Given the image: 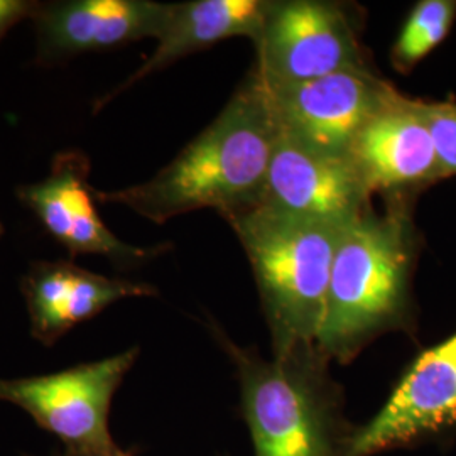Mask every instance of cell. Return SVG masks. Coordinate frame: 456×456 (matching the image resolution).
Instances as JSON below:
<instances>
[{
  "label": "cell",
  "instance_id": "obj_5",
  "mask_svg": "<svg viewBox=\"0 0 456 456\" xmlns=\"http://www.w3.org/2000/svg\"><path fill=\"white\" fill-rule=\"evenodd\" d=\"M139 357L134 346L109 359L61 372L0 379V401L24 409L43 429L63 441L66 452L122 455L110 428L112 399Z\"/></svg>",
  "mask_w": 456,
  "mask_h": 456
},
{
  "label": "cell",
  "instance_id": "obj_2",
  "mask_svg": "<svg viewBox=\"0 0 456 456\" xmlns=\"http://www.w3.org/2000/svg\"><path fill=\"white\" fill-rule=\"evenodd\" d=\"M416 254L418 235L406 198H391L384 213L369 205L345 227L316 340L328 362L350 363L379 337L412 330Z\"/></svg>",
  "mask_w": 456,
  "mask_h": 456
},
{
  "label": "cell",
  "instance_id": "obj_1",
  "mask_svg": "<svg viewBox=\"0 0 456 456\" xmlns=\"http://www.w3.org/2000/svg\"><path fill=\"white\" fill-rule=\"evenodd\" d=\"M277 135L269 90L254 68L212 124L154 178L95 196L154 224L205 208L228 218L259 205Z\"/></svg>",
  "mask_w": 456,
  "mask_h": 456
},
{
  "label": "cell",
  "instance_id": "obj_14",
  "mask_svg": "<svg viewBox=\"0 0 456 456\" xmlns=\"http://www.w3.org/2000/svg\"><path fill=\"white\" fill-rule=\"evenodd\" d=\"M271 4L269 0H193L173 4L154 53L120 86L97 100L94 110L98 112L134 83L196 51L212 48L216 43L239 36L250 37L256 43Z\"/></svg>",
  "mask_w": 456,
  "mask_h": 456
},
{
  "label": "cell",
  "instance_id": "obj_16",
  "mask_svg": "<svg viewBox=\"0 0 456 456\" xmlns=\"http://www.w3.org/2000/svg\"><path fill=\"white\" fill-rule=\"evenodd\" d=\"M431 135L436 147L441 176H456V103L455 102H423Z\"/></svg>",
  "mask_w": 456,
  "mask_h": 456
},
{
  "label": "cell",
  "instance_id": "obj_3",
  "mask_svg": "<svg viewBox=\"0 0 456 456\" xmlns=\"http://www.w3.org/2000/svg\"><path fill=\"white\" fill-rule=\"evenodd\" d=\"M216 337L237 367L254 456H343L354 426L316 345L264 359Z\"/></svg>",
  "mask_w": 456,
  "mask_h": 456
},
{
  "label": "cell",
  "instance_id": "obj_17",
  "mask_svg": "<svg viewBox=\"0 0 456 456\" xmlns=\"http://www.w3.org/2000/svg\"><path fill=\"white\" fill-rule=\"evenodd\" d=\"M39 2L29 0H0V41L17 22L29 17L33 19Z\"/></svg>",
  "mask_w": 456,
  "mask_h": 456
},
{
  "label": "cell",
  "instance_id": "obj_13",
  "mask_svg": "<svg viewBox=\"0 0 456 456\" xmlns=\"http://www.w3.org/2000/svg\"><path fill=\"white\" fill-rule=\"evenodd\" d=\"M20 291L31 335L45 346H53L69 330L94 320L117 301L158 294L144 282L102 276L69 261L34 262L22 277Z\"/></svg>",
  "mask_w": 456,
  "mask_h": 456
},
{
  "label": "cell",
  "instance_id": "obj_4",
  "mask_svg": "<svg viewBox=\"0 0 456 456\" xmlns=\"http://www.w3.org/2000/svg\"><path fill=\"white\" fill-rule=\"evenodd\" d=\"M225 220L252 264L273 355L316 345L331 265L346 225L301 218L264 205Z\"/></svg>",
  "mask_w": 456,
  "mask_h": 456
},
{
  "label": "cell",
  "instance_id": "obj_15",
  "mask_svg": "<svg viewBox=\"0 0 456 456\" xmlns=\"http://www.w3.org/2000/svg\"><path fill=\"white\" fill-rule=\"evenodd\" d=\"M455 19V0L418 2L392 46V66L399 73L408 75L446 39Z\"/></svg>",
  "mask_w": 456,
  "mask_h": 456
},
{
  "label": "cell",
  "instance_id": "obj_9",
  "mask_svg": "<svg viewBox=\"0 0 456 456\" xmlns=\"http://www.w3.org/2000/svg\"><path fill=\"white\" fill-rule=\"evenodd\" d=\"M17 198L73 257L102 256L115 267H132L163 250L126 244L109 230L95 207L90 159L80 151L56 154L48 176L17 188Z\"/></svg>",
  "mask_w": 456,
  "mask_h": 456
},
{
  "label": "cell",
  "instance_id": "obj_10",
  "mask_svg": "<svg viewBox=\"0 0 456 456\" xmlns=\"http://www.w3.org/2000/svg\"><path fill=\"white\" fill-rule=\"evenodd\" d=\"M370 198L352 158L303 146L279 129L259 205L345 227L370 205Z\"/></svg>",
  "mask_w": 456,
  "mask_h": 456
},
{
  "label": "cell",
  "instance_id": "obj_12",
  "mask_svg": "<svg viewBox=\"0 0 456 456\" xmlns=\"http://www.w3.org/2000/svg\"><path fill=\"white\" fill-rule=\"evenodd\" d=\"M173 4L149 0H66L39 4L33 16L39 65H56L85 53L159 39Z\"/></svg>",
  "mask_w": 456,
  "mask_h": 456
},
{
  "label": "cell",
  "instance_id": "obj_18",
  "mask_svg": "<svg viewBox=\"0 0 456 456\" xmlns=\"http://www.w3.org/2000/svg\"><path fill=\"white\" fill-rule=\"evenodd\" d=\"M56 456H132L131 453H122V455H92V453H73V452H65L63 455Z\"/></svg>",
  "mask_w": 456,
  "mask_h": 456
},
{
  "label": "cell",
  "instance_id": "obj_11",
  "mask_svg": "<svg viewBox=\"0 0 456 456\" xmlns=\"http://www.w3.org/2000/svg\"><path fill=\"white\" fill-rule=\"evenodd\" d=\"M350 158L372 195L389 200H411L443 180L423 100L399 92L360 131Z\"/></svg>",
  "mask_w": 456,
  "mask_h": 456
},
{
  "label": "cell",
  "instance_id": "obj_8",
  "mask_svg": "<svg viewBox=\"0 0 456 456\" xmlns=\"http://www.w3.org/2000/svg\"><path fill=\"white\" fill-rule=\"evenodd\" d=\"M267 90L282 134L340 158H350L360 131L397 94L370 68Z\"/></svg>",
  "mask_w": 456,
  "mask_h": 456
},
{
  "label": "cell",
  "instance_id": "obj_7",
  "mask_svg": "<svg viewBox=\"0 0 456 456\" xmlns=\"http://www.w3.org/2000/svg\"><path fill=\"white\" fill-rule=\"evenodd\" d=\"M455 428L456 333L416 357L379 412L354 426L343 456L409 448Z\"/></svg>",
  "mask_w": 456,
  "mask_h": 456
},
{
  "label": "cell",
  "instance_id": "obj_19",
  "mask_svg": "<svg viewBox=\"0 0 456 456\" xmlns=\"http://www.w3.org/2000/svg\"><path fill=\"white\" fill-rule=\"evenodd\" d=\"M2 233H4V227H2V224H0V237H2Z\"/></svg>",
  "mask_w": 456,
  "mask_h": 456
},
{
  "label": "cell",
  "instance_id": "obj_6",
  "mask_svg": "<svg viewBox=\"0 0 456 456\" xmlns=\"http://www.w3.org/2000/svg\"><path fill=\"white\" fill-rule=\"evenodd\" d=\"M254 45L256 69L267 88L369 68L354 19L333 2H273Z\"/></svg>",
  "mask_w": 456,
  "mask_h": 456
}]
</instances>
